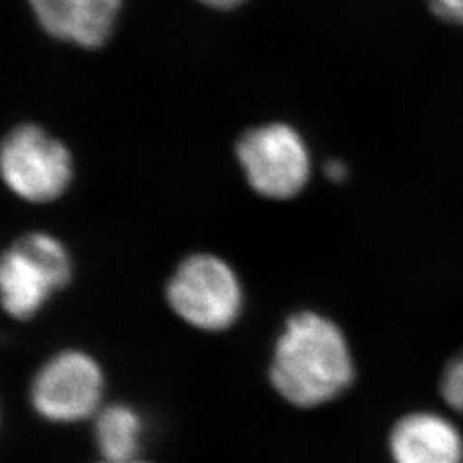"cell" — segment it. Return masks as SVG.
<instances>
[{
    "label": "cell",
    "mask_w": 463,
    "mask_h": 463,
    "mask_svg": "<svg viewBox=\"0 0 463 463\" xmlns=\"http://www.w3.org/2000/svg\"><path fill=\"white\" fill-rule=\"evenodd\" d=\"M354 380V361L342 330L325 316H290L275 344L269 381L285 402L315 409L342 395Z\"/></svg>",
    "instance_id": "1"
},
{
    "label": "cell",
    "mask_w": 463,
    "mask_h": 463,
    "mask_svg": "<svg viewBox=\"0 0 463 463\" xmlns=\"http://www.w3.org/2000/svg\"><path fill=\"white\" fill-rule=\"evenodd\" d=\"M72 263L66 246L45 232H30L7 249L0 265L4 309L30 319L71 281Z\"/></svg>",
    "instance_id": "2"
},
{
    "label": "cell",
    "mask_w": 463,
    "mask_h": 463,
    "mask_svg": "<svg viewBox=\"0 0 463 463\" xmlns=\"http://www.w3.org/2000/svg\"><path fill=\"white\" fill-rule=\"evenodd\" d=\"M166 300L191 326L222 331L237 321L244 294L231 265L213 254H193L168 280Z\"/></svg>",
    "instance_id": "3"
},
{
    "label": "cell",
    "mask_w": 463,
    "mask_h": 463,
    "mask_svg": "<svg viewBox=\"0 0 463 463\" xmlns=\"http://www.w3.org/2000/svg\"><path fill=\"white\" fill-rule=\"evenodd\" d=\"M235 153L249 185L263 198H294L309 181V149L287 124L273 122L250 129L239 139Z\"/></svg>",
    "instance_id": "4"
},
{
    "label": "cell",
    "mask_w": 463,
    "mask_h": 463,
    "mask_svg": "<svg viewBox=\"0 0 463 463\" xmlns=\"http://www.w3.org/2000/svg\"><path fill=\"white\" fill-rule=\"evenodd\" d=\"M0 168L7 187L30 203L61 198L74 172L66 145L33 124L17 126L5 136Z\"/></svg>",
    "instance_id": "5"
},
{
    "label": "cell",
    "mask_w": 463,
    "mask_h": 463,
    "mask_svg": "<svg viewBox=\"0 0 463 463\" xmlns=\"http://www.w3.org/2000/svg\"><path fill=\"white\" fill-rule=\"evenodd\" d=\"M103 384V373L91 355L66 350L53 355L34 376L32 405L50 422H80L99 414Z\"/></svg>",
    "instance_id": "6"
},
{
    "label": "cell",
    "mask_w": 463,
    "mask_h": 463,
    "mask_svg": "<svg viewBox=\"0 0 463 463\" xmlns=\"http://www.w3.org/2000/svg\"><path fill=\"white\" fill-rule=\"evenodd\" d=\"M395 463H463V439L441 415L417 412L398 420L390 436Z\"/></svg>",
    "instance_id": "7"
},
{
    "label": "cell",
    "mask_w": 463,
    "mask_h": 463,
    "mask_svg": "<svg viewBox=\"0 0 463 463\" xmlns=\"http://www.w3.org/2000/svg\"><path fill=\"white\" fill-rule=\"evenodd\" d=\"M95 443L103 462L137 460L143 439V419L133 407L114 403L95 415Z\"/></svg>",
    "instance_id": "8"
},
{
    "label": "cell",
    "mask_w": 463,
    "mask_h": 463,
    "mask_svg": "<svg viewBox=\"0 0 463 463\" xmlns=\"http://www.w3.org/2000/svg\"><path fill=\"white\" fill-rule=\"evenodd\" d=\"M122 0H74L71 42L99 49L112 34Z\"/></svg>",
    "instance_id": "9"
},
{
    "label": "cell",
    "mask_w": 463,
    "mask_h": 463,
    "mask_svg": "<svg viewBox=\"0 0 463 463\" xmlns=\"http://www.w3.org/2000/svg\"><path fill=\"white\" fill-rule=\"evenodd\" d=\"M30 4L47 33L71 42L74 0H30Z\"/></svg>",
    "instance_id": "10"
},
{
    "label": "cell",
    "mask_w": 463,
    "mask_h": 463,
    "mask_svg": "<svg viewBox=\"0 0 463 463\" xmlns=\"http://www.w3.org/2000/svg\"><path fill=\"white\" fill-rule=\"evenodd\" d=\"M439 390L448 407L463 414V350L443 371Z\"/></svg>",
    "instance_id": "11"
},
{
    "label": "cell",
    "mask_w": 463,
    "mask_h": 463,
    "mask_svg": "<svg viewBox=\"0 0 463 463\" xmlns=\"http://www.w3.org/2000/svg\"><path fill=\"white\" fill-rule=\"evenodd\" d=\"M430 5L436 16L463 26V0H430Z\"/></svg>",
    "instance_id": "12"
},
{
    "label": "cell",
    "mask_w": 463,
    "mask_h": 463,
    "mask_svg": "<svg viewBox=\"0 0 463 463\" xmlns=\"http://www.w3.org/2000/svg\"><path fill=\"white\" fill-rule=\"evenodd\" d=\"M325 172H326V177L331 179L333 183L345 181L348 174L347 166L344 165L342 162H336V160H331L330 164L325 168Z\"/></svg>",
    "instance_id": "13"
},
{
    "label": "cell",
    "mask_w": 463,
    "mask_h": 463,
    "mask_svg": "<svg viewBox=\"0 0 463 463\" xmlns=\"http://www.w3.org/2000/svg\"><path fill=\"white\" fill-rule=\"evenodd\" d=\"M201 2L216 7V9H232V7H237L239 4H242L244 0H201Z\"/></svg>",
    "instance_id": "14"
},
{
    "label": "cell",
    "mask_w": 463,
    "mask_h": 463,
    "mask_svg": "<svg viewBox=\"0 0 463 463\" xmlns=\"http://www.w3.org/2000/svg\"><path fill=\"white\" fill-rule=\"evenodd\" d=\"M103 463H110V462H103ZM120 463H148V462H143V460H139V458H137V460H131V462H120Z\"/></svg>",
    "instance_id": "15"
}]
</instances>
